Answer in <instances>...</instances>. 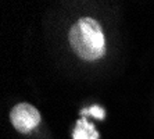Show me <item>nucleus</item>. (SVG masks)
<instances>
[{
	"mask_svg": "<svg viewBox=\"0 0 154 139\" xmlns=\"http://www.w3.org/2000/svg\"><path fill=\"white\" fill-rule=\"evenodd\" d=\"M69 43L82 60H97L106 52L103 29L96 20L89 17L81 18L74 24L69 31Z\"/></svg>",
	"mask_w": 154,
	"mask_h": 139,
	"instance_id": "1",
	"label": "nucleus"
},
{
	"mask_svg": "<svg viewBox=\"0 0 154 139\" xmlns=\"http://www.w3.org/2000/svg\"><path fill=\"white\" fill-rule=\"evenodd\" d=\"M14 128L21 134H28L35 129L40 122V114L33 106L28 103H20L10 113Z\"/></svg>",
	"mask_w": 154,
	"mask_h": 139,
	"instance_id": "2",
	"label": "nucleus"
},
{
	"mask_svg": "<svg viewBox=\"0 0 154 139\" xmlns=\"http://www.w3.org/2000/svg\"><path fill=\"white\" fill-rule=\"evenodd\" d=\"M72 139H99V132L94 129L93 124L86 120V117H82L76 121Z\"/></svg>",
	"mask_w": 154,
	"mask_h": 139,
	"instance_id": "3",
	"label": "nucleus"
},
{
	"mask_svg": "<svg viewBox=\"0 0 154 139\" xmlns=\"http://www.w3.org/2000/svg\"><path fill=\"white\" fill-rule=\"evenodd\" d=\"M81 115H82V117H88V115H93L94 118L103 120L104 115H106V113H104V110L101 109L100 106H97V104H94V106H92L90 109H83V110L81 111Z\"/></svg>",
	"mask_w": 154,
	"mask_h": 139,
	"instance_id": "4",
	"label": "nucleus"
}]
</instances>
